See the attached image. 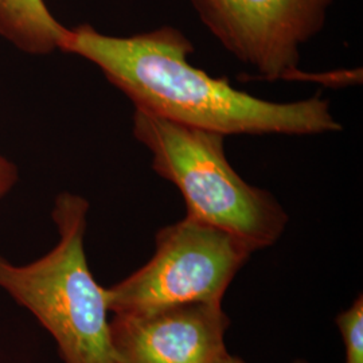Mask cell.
I'll list each match as a JSON object with an SVG mask.
<instances>
[{"mask_svg": "<svg viewBox=\"0 0 363 363\" xmlns=\"http://www.w3.org/2000/svg\"><path fill=\"white\" fill-rule=\"evenodd\" d=\"M294 363H308V362H306V361H301V359H300V361H295V362Z\"/></svg>", "mask_w": 363, "mask_h": 363, "instance_id": "11", "label": "cell"}, {"mask_svg": "<svg viewBox=\"0 0 363 363\" xmlns=\"http://www.w3.org/2000/svg\"><path fill=\"white\" fill-rule=\"evenodd\" d=\"M226 52L265 81L304 79L300 49L325 25L334 0H190Z\"/></svg>", "mask_w": 363, "mask_h": 363, "instance_id": "5", "label": "cell"}, {"mask_svg": "<svg viewBox=\"0 0 363 363\" xmlns=\"http://www.w3.org/2000/svg\"><path fill=\"white\" fill-rule=\"evenodd\" d=\"M88 211L85 198L58 195L52 213L58 244L27 265L0 256V288L52 334L64 363H118L105 288L94 280L85 255Z\"/></svg>", "mask_w": 363, "mask_h": 363, "instance_id": "3", "label": "cell"}, {"mask_svg": "<svg viewBox=\"0 0 363 363\" xmlns=\"http://www.w3.org/2000/svg\"><path fill=\"white\" fill-rule=\"evenodd\" d=\"M229 325L220 303H190L115 313L109 330L118 363H218Z\"/></svg>", "mask_w": 363, "mask_h": 363, "instance_id": "6", "label": "cell"}, {"mask_svg": "<svg viewBox=\"0 0 363 363\" xmlns=\"http://www.w3.org/2000/svg\"><path fill=\"white\" fill-rule=\"evenodd\" d=\"M255 250L218 228L184 217L155 235L151 259L116 286L105 288L113 313L190 303H220Z\"/></svg>", "mask_w": 363, "mask_h": 363, "instance_id": "4", "label": "cell"}, {"mask_svg": "<svg viewBox=\"0 0 363 363\" xmlns=\"http://www.w3.org/2000/svg\"><path fill=\"white\" fill-rule=\"evenodd\" d=\"M133 136L159 177L181 191L186 217L245 241L255 252L286 232L288 214L268 190L249 184L229 163L225 135L133 112Z\"/></svg>", "mask_w": 363, "mask_h": 363, "instance_id": "2", "label": "cell"}, {"mask_svg": "<svg viewBox=\"0 0 363 363\" xmlns=\"http://www.w3.org/2000/svg\"><path fill=\"white\" fill-rule=\"evenodd\" d=\"M18 179V169L10 160L0 155V198L13 189Z\"/></svg>", "mask_w": 363, "mask_h": 363, "instance_id": "9", "label": "cell"}, {"mask_svg": "<svg viewBox=\"0 0 363 363\" xmlns=\"http://www.w3.org/2000/svg\"><path fill=\"white\" fill-rule=\"evenodd\" d=\"M346 349V363H363V298L359 295L349 310L335 319Z\"/></svg>", "mask_w": 363, "mask_h": 363, "instance_id": "8", "label": "cell"}, {"mask_svg": "<svg viewBox=\"0 0 363 363\" xmlns=\"http://www.w3.org/2000/svg\"><path fill=\"white\" fill-rule=\"evenodd\" d=\"M67 27L43 0H0V35L28 54H49L61 48Z\"/></svg>", "mask_w": 363, "mask_h": 363, "instance_id": "7", "label": "cell"}, {"mask_svg": "<svg viewBox=\"0 0 363 363\" xmlns=\"http://www.w3.org/2000/svg\"><path fill=\"white\" fill-rule=\"evenodd\" d=\"M60 50L97 66L135 109L184 125L225 136H311L342 130L330 101L320 96L267 101L191 65L194 46L177 27L112 37L79 25L67 28Z\"/></svg>", "mask_w": 363, "mask_h": 363, "instance_id": "1", "label": "cell"}, {"mask_svg": "<svg viewBox=\"0 0 363 363\" xmlns=\"http://www.w3.org/2000/svg\"><path fill=\"white\" fill-rule=\"evenodd\" d=\"M218 363H245L241 358H238V357H233V355H230L229 352L228 354H225L222 358H220Z\"/></svg>", "mask_w": 363, "mask_h": 363, "instance_id": "10", "label": "cell"}]
</instances>
